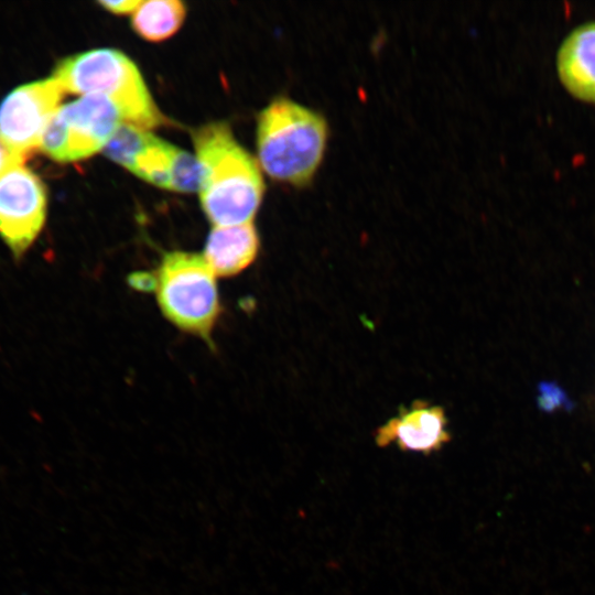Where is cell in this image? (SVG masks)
Instances as JSON below:
<instances>
[{"label": "cell", "instance_id": "1", "mask_svg": "<svg viewBox=\"0 0 595 595\" xmlns=\"http://www.w3.org/2000/svg\"><path fill=\"white\" fill-rule=\"evenodd\" d=\"M199 166V199L214 226L250 223L262 201L264 183L256 160L226 122H210L192 133Z\"/></svg>", "mask_w": 595, "mask_h": 595}, {"label": "cell", "instance_id": "2", "mask_svg": "<svg viewBox=\"0 0 595 595\" xmlns=\"http://www.w3.org/2000/svg\"><path fill=\"white\" fill-rule=\"evenodd\" d=\"M327 125L317 112L284 97L272 100L257 122L261 169L273 180L304 185L320 166Z\"/></svg>", "mask_w": 595, "mask_h": 595}, {"label": "cell", "instance_id": "3", "mask_svg": "<svg viewBox=\"0 0 595 595\" xmlns=\"http://www.w3.org/2000/svg\"><path fill=\"white\" fill-rule=\"evenodd\" d=\"M53 77L65 93L109 99L123 123L144 130L164 123L139 68L120 51L96 48L65 57Z\"/></svg>", "mask_w": 595, "mask_h": 595}, {"label": "cell", "instance_id": "4", "mask_svg": "<svg viewBox=\"0 0 595 595\" xmlns=\"http://www.w3.org/2000/svg\"><path fill=\"white\" fill-rule=\"evenodd\" d=\"M215 278L203 255L166 252L153 277L163 315L180 329L209 340L220 312Z\"/></svg>", "mask_w": 595, "mask_h": 595}, {"label": "cell", "instance_id": "5", "mask_svg": "<svg viewBox=\"0 0 595 595\" xmlns=\"http://www.w3.org/2000/svg\"><path fill=\"white\" fill-rule=\"evenodd\" d=\"M122 123L109 99L82 96L55 111L44 128L40 148L58 162L84 160L102 151Z\"/></svg>", "mask_w": 595, "mask_h": 595}, {"label": "cell", "instance_id": "6", "mask_svg": "<svg viewBox=\"0 0 595 595\" xmlns=\"http://www.w3.org/2000/svg\"><path fill=\"white\" fill-rule=\"evenodd\" d=\"M47 194L41 178L19 165L0 178V237L20 261L40 235Z\"/></svg>", "mask_w": 595, "mask_h": 595}, {"label": "cell", "instance_id": "7", "mask_svg": "<svg viewBox=\"0 0 595 595\" xmlns=\"http://www.w3.org/2000/svg\"><path fill=\"white\" fill-rule=\"evenodd\" d=\"M64 94L53 76L13 89L0 104V141L28 158L40 147L44 128Z\"/></svg>", "mask_w": 595, "mask_h": 595}, {"label": "cell", "instance_id": "8", "mask_svg": "<svg viewBox=\"0 0 595 595\" xmlns=\"http://www.w3.org/2000/svg\"><path fill=\"white\" fill-rule=\"evenodd\" d=\"M451 440L444 409L416 400L410 407L379 426L375 442L379 447L394 444L404 452L430 455L444 447Z\"/></svg>", "mask_w": 595, "mask_h": 595}, {"label": "cell", "instance_id": "9", "mask_svg": "<svg viewBox=\"0 0 595 595\" xmlns=\"http://www.w3.org/2000/svg\"><path fill=\"white\" fill-rule=\"evenodd\" d=\"M560 83L577 100L595 104V20L574 26L555 55Z\"/></svg>", "mask_w": 595, "mask_h": 595}, {"label": "cell", "instance_id": "10", "mask_svg": "<svg viewBox=\"0 0 595 595\" xmlns=\"http://www.w3.org/2000/svg\"><path fill=\"white\" fill-rule=\"evenodd\" d=\"M259 247V236L252 221L214 226L203 256L216 277H232L255 261Z\"/></svg>", "mask_w": 595, "mask_h": 595}, {"label": "cell", "instance_id": "11", "mask_svg": "<svg viewBox=\"0 0 595 595\" xmlns=\"http://www.w3.org/2000/svg\"><path fill=\"white\" fill-rule=\"evenodd\" d=\"M177 150L147 131L126 169L154 186L171 191Z\"/></svg>", "mask_w": 595, "mask_h": 595}, {"label": "cell", "instance_id": "12", "mask_svg": "<svg viewBox=\"0 0 595 595\" xmlns=\"http://www.w3.org/2000/svg\"><path fill=\"white\" fill-rule=\"evenodd\" d=\"M186 17L185 4L177 0L142 1L131 14L134 32L149 42H161L174 35Z\"/></svg>", "mask_w": 595, "mask_h": 595}, {"label": "cell", "instance_id": "13", "mask_svg": "<svg viewBox=\"0 0 595 595\" xmlns=\"http://www.w3.org/2000/svg\"><path fill=\"white\" fill-rule=\"evenodd\" d=\"M25 159L0 141V178L12 169L21 165Z\"/></svg>", "mask_w": 595, "mask_h": 595}, {"label": "cell", "instance_id": "14", "mask_svg": "<svg viewBox=\"0 0 595 595\" xmlns=\"http://www.w3.org/2000/svg\"><path fill=\"white\" fill-rule=\"evenodd\" d=\"M140 0L99 1V4L107 11L117 14H132L141 4Z\"/></svg>", "mask_w": 595, "mask_h": 595}, {"label": "cell", "instance_id": "15", "mask_svg": "<svg viewBox=\"0 0 595 595\" xmlns=\"http://www.w3.org/2000/svg\"><path fill=\"white\" fill-rule=\"evenodd\" d=\"M541 405L545 409L552 410L556 404L562 403L561 390L556 388L545 387L541 390Z\"/></svg>", "mask_w": 595, "mask_h": 595}]
</instances>
